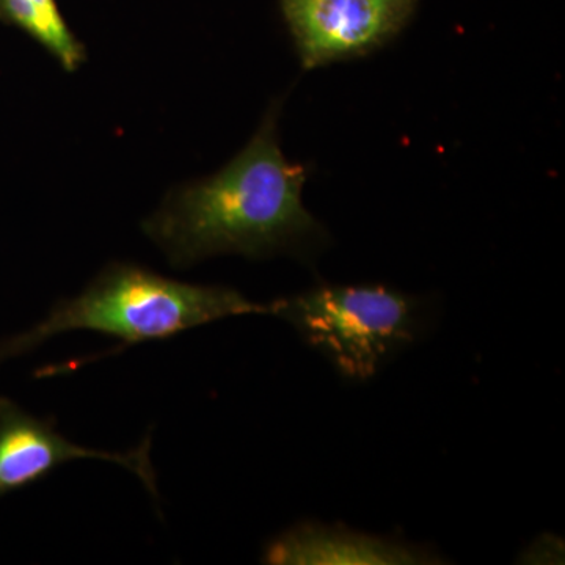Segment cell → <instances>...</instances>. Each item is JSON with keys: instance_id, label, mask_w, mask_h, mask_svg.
<instances>
[{"instance_id": "obj_4", "label": "cell", "mask_w": 565, "mask_h": 565, "mask_svg": "<svg viewBox=\"0 0 565 565\" xmlns=\"http://www.w3.org/2000/svg\"><path fill=\"white\" fill-rule=\"evenodd\" d=\"M419 0H278L305 71L355 61L392 43Z\"/></svg>"}, {"instance_id": "obj_7", "label": "cell", "mask_w": 565, "mask_h": 565, "mask_svg": "<svg viewBox=\"0 0 565 565\" xmlns=\"http://www.w3.org/2000/svg\"><path fill=\"white\" fill-rule=\"evenodd\" d=\"M0 21L28 33L66 71L81 68L87 58L57 0H0Z\"/></svg>"}, {"instance_id": "obj_2", "label": "cell", "mask_w": 565, "mask_h": 565, "mask_svg": "<svg viewBox=\"0 0 565 565\" xmlns=\"http://www.w3.org/2000/svg\"><path fill=\"white\" fill-rule=\"evenodd\" d=\"M226 286L192 285L129 263L102 270L73 299H63L29 332L0 341V363L33 351L61 333L87 330L117 338L125 345L167 340L206 323L243 315H267Z\"/></svg>"}, {"instance_id": "obj_6", "label": "cell", "mask_w": 565, "mask_h": 565, "mask_svg": "<svg viewBox=\"0 0 565 565\" xmlns=\"http://www.w3.org/2000/svg\"><path fill=\"white\" fill-rule=\"evenodd\" d=\"M426 550L344 527L307 523L286 531L264 552L263 563L277 565L435 564Z\"/></svg>"}, {"instance_id": "obj_3", "label": "cell", "mask_w": 565, "mask_h": 565, "mask_svg": "<svg viewBox=\"0 0 565 565\" xmlns=\"http://www.w3.org/2000/svg\"><path fill=\"white\" fill-rule=\"evenodd\" d=\"M269 315L291 323L344 377L367 381L419 333L414 297L382 285H322L269 303Z\"/></svg>"}, {"instance_id": "obj_1", "label": "cell", "mask_w": 565, "mask_h": 565, "mask_svg": "<svg viewBox=\"0 0 565 565\" xmlns=\"http://www.w3.org/2000/svg\"><path fill=\"white\" fill-rule=\"evenodd\" d=\"M280 110L281 99L270 104L236 158L174 189L141 223L170 264L184 269L218 255L308 258L329 244V233L302 202L307 166L288 161L278 143Z\"/></svg>"}, {"instance_id": "obj_5", "label": "cell", "mask_w": 565, "mask_h": 565, "mask_svg": "<svg viewBox=\"0 0 565 565\" xmlns=\"http://www.w3.org/2000/svg\"><path fill=\"white\" fill-rule=\"evenodd\" d=\"M81 459L120 463L158 497L150 437L129 452L85 448L57 433L51 419L36 418L9 397H0V498L36 484L62 465Z\"/></svg>"}]
</instances>
